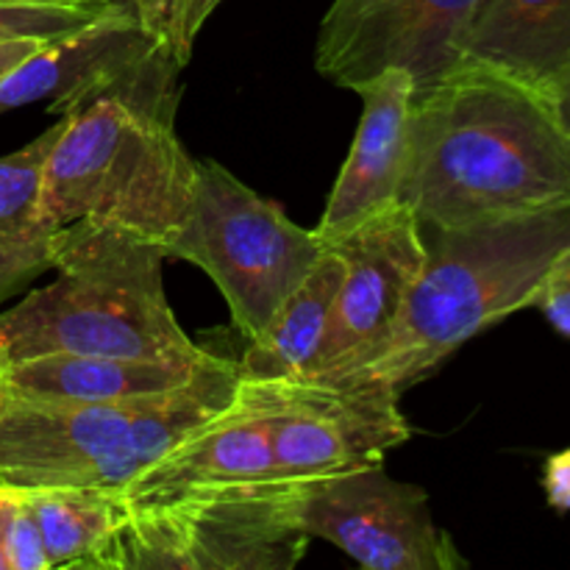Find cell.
<instances>
[{
  "label": "cell",
  "instance_id": "cell-1",
  "mask_svg": "<svg viewBox=\"0 0 570 570\" xmlns=\"http://www.w3.org/2000/svg\"><path fill=\"white\" fill-rule=\"evenodd\" d=\"M399 200L434 228L570 204V128L546 92L462 61L415 89Z\"/></svg>",
  "mask_w": 570,
  "mask_h": 570
},
{
  "label": "cell",
  "instance_id": "cell-2",
  "mask_svg": "<svg viewBox=\"0 0 570 570\" xmlns=\"http://www.w3.org/2000/svg\"><path fill=\"white\" fill-rule=\"evenodd\" d=\"M181 65L159 42L109 89L65 117L42 173V217L53 228L100 220L165 245L187 217L195 159L176 134Z\"/></svg>",
  "mask_w": 570,
  "mask_h": 570
},
{
  "label": "cell",
  "instance_id": "cell-3",
  "mask_svg": "<svg viewBox=\"0 0 570 570\" xmlns=\"http://www.w3.org/2000/svg\"><path fill=\"white\" fill-rule=\"evenodd\" d=\"M421 234L426 259L399 323L343 379H371L404 393L468 340L534 306L546 271L570 248V204L454 228L421 226Z\"/></svg>",
  "mask_w": 570,
  "mask_h": 570
},
{
  "label": "cell",
  "instance_id": "cell-4",
  "mask_svg": "<svg viewBox=\"0 0 570 570\" xmlns=\"http://www.w3.org/2000/svg\"><path fill=\"white\" fill-rule=\"evenodd\" d=\"M56 278L0 312L6 365L42 354L195 356L161 282V245L100 220L53 234Z\"/></svg>",
  "mask_w": 570,
  "mask_h": 570
},
{
  "label": "cell",
  "instance_id": "cell-5",
  "mask_svg": "<svg viewBox=\"0 0 570 570\" xmlns=\"http://www.w3.org/2000/svg\"><path fill=\"white\" fill-rule=\"evenodd\" d=\"M304 488L273 479L122 504L95 570H293L312 543L301 521Z\"/></svg>",
  "mask_w": 570,
  "mask_h": 570
},
{
  "label": "cell",
  "instance_id": "cell-6",
  "mask_svg": "<svg viewBox=\"0 0 570 570\" xmlns=\"http://www.w3.org/2000/svg\"><path fill=\"white\" fill-rule=\"evenodd\" d=\"M323 254L315 228L289 220L220 161L195 159L193 200L165 256L200 267L217 284L245 340L271 323Z\"/></svg>",
  "mask_w": 570,
  "mask_h": 570
},
{
  "label": "cell",
  "instance_id": "cell-7",
  "mask_svg": "<svg viewBox=\"0 0 570 570\" xmlns=\"http://www.w3.org/2000/svg\"><path fill=\"white\" fill-rule=\"evenodd\" d=\"M301 521L367 570H462L468 560L438 527L426 490L387 476L382 465L312 479Z\"/></svg>",
  "mask_w": 570,
  "mask_h": 570
},
{
  "label": "cell",
  "instance_id": "cell-8",
  "mask_svg": "<svg viewBox=\"0 0 570 570\" xmlns=\"http://www.w3.org/2000/svg\"><path fill=\"white\" fill-rule=\"evenodd\" d=\"M273 417L276 473L289 482L382 465L412 438L401 393L371 379H282Z\"/></svg>",
  "mask_w": 570,
  "mask_h": 570
},
{
  "label": "cell",
  "instance_id": "cell-9",
  "mask_svg": "<svg viewBox=\"0 0 570 570\" xmlns=\"http://www.w3.org/2000/svg\"><path fill=\"white\" fill-rule=\"evenodd\" d=\"M479 0H334L321 22L315 67L356 89L384 70H406L415 89L462 65V39Z\"/></svg>",
  "mask_w": 570,
  "mask_h": 570
},
{
  "label": "cell",
  "instance_id": "cell-10",
  "mask_svg": "<svg viewBox=\"0 0 570 570\" xmlns=\"http://www.w3.org/2000/svg\"><path fill=\"white\" fill-rule=\"evenodd\" d=\"M328 248L345 262L326 337L301 379H343L384 345L426 259L421 223L399 204L367 217Z\"/></svg>",
  "mask_w": 570,
  "mask_h": 570
},
{
  "label": "cell",
  "instance_id": "cell-11",
  "mask_svg": "<svg viewBox=\"0 0 570 570\" xmlns=\"http://www.w3.org/2000/svg\"><path fill=\"white\" fill-rule=\"evenodd\" d=\"M156 399L159 395L65 401L6 393L0 410V484L106 490L111 456Z\"/></svg>",
  "mask_w": 570,
  "mask_h": 570
},
{
  "label": "cell",
  "instance_id": "cell-12",
  "mask_svg": "<svg viewBox=\"0 0 570 570\" xmlns=\"http://www.w3.org/2000/svg\"><path fill=\"white\" fill-rule=\"evenodd\" d=\"M276 410V382L239 379L232 404L195 426L165 456L145 468L122 490V504H154L204 490L282 479L276 473L271 438Z\"/></svg>",
  "mask_w": 570,
  "mask_h": 570
},
{
  "label": "cell",
  "instance_id": "cell-13",
  "mask_svg": "<svg viewBox=\"0 0 570 570\" xmlns=\"http://www.w3.org/2000/svg\"><path fill=\"white\" fill-rule=\"evenodd\" d=\"M159 42L126 0H109L87 26L45 45L0 76V115L39 100H48L56 117L76 115Z\"/></svg>",
  "mask_w": 570,
  "mask_h": 570
},
{
  "label": "cell",
  "instance_id": "cell-14",
  "mask_svg": "<svg viewBox=\"0 0 570 570\" xmlns=\"http://www.w3.org/2000/svg\"><path fill=\"white\" fill-rule=\"evenodd\" d=\"M354 92L365 109L348 159L315 228L326 245L348 237L367 217L399 204L410 154V111L415 98L410 72L384 70L382 76L360 83Z\"/></svg>",
  "mask_w": 570,
  "mask_h": 570
},
{
  "label": "cell",
  "instance_id": "cell-15",
  "mask_svg": "<svg viewBox=\"0 0 570 570\" xmlns=\"http://www.w3.org/2000/svg\"><path fill=\"white\" fill-rule=\"evenodd\" d=\"M462 61L488 65L549 95L570 72V0H479Z\"/></svg>",
  "mask_w": 570,
  "mask_h": 570
},
{
  "label": "cell",
  "instance_id": "cell-16",
  "mask_svg": "<svg viewBox=\"0 0 570 570\" xmlns=\"http://www.w3.org/2000/svg\"><path fill=\"white\" fill-rule=\"evenodd\" d=\"M212 351L195 356L42 354L9 365V393L28 399L120 401L187 387Z\"/></svg>",
  "mask_w": 570,
  "mask_h": 570
},
{
  "label": "cell",
  "instance_id": "cell-17",
  "mask_svg": "<svg viewBox=\"0 0 570 570\" xmlns=\"http://www.w3.org/2000/svg\"><path fill=\"white\" fill-rule=\"evenodd\" d=\"M65 117L9 156H0V304L53 271L56 228L42 217V173Z\"/></svg>",
  "mask_w": 570,
  "mask_h": 570
},
{
  "label": "cell",
  "instance_id": "cell-18",
  "mask_svg": "<svg viewBox=\"0 0 570 570\" xmlns=\"http://www.w3.org/2000/svg\"><path fill=\"white\" fill-rule=\"evenodd\" d=\"M343 276V256L326 245V254L312 267L309 276L287 295L271 323L248 340V348L237 362V376L254 382L304 376L326 337Z\"/></svg>",
  "mask_w": 570,
  "mask_h": 570
},
{
  "label": "cell",
  "instance_id": "cell-19",
  "mask_svg": "<svg viewBox=\"0 0 570 570\" xmlns=\"http://www.w3.org/2000/svg\"><path fill=\"white\" fill-rule=\"evenodd\" d=\"M22 493L37 515L50 570H95L106 538L122 515L120 495L95 488H28Z\"/></svg>",
  "mask_w": 570,
  "mask_h": 570
},
{
  "label": "cell",
  "instance_id": "cell-20",
  "mask_svg": "<svg viewBox=\"0 0 570 570\" xmlns=\"http://www.w3.org/2000/svg\"><path fill=\"white\" fill-rule=\"evenodd\" d=\"M98 9H78V6H39V3H0V42L6 39H56L78 31L89 20L104 11Z\"/></svg>",
  "mask_w": 570,
  "mask_h": 570
},
{
  "label": "cell",
  "instance_id": "cell-21",
  "mask_svg": "<svg viewBox=\"0 0 570 570\" xmlns=\"http://www.w3.org/2000/svg\"><path fill=\"white\" fill-rule=\"evenodd\" d=\"M6 560H9V570H50L37 515H33L31 504H28L26 493L20 488H17L14 507H11L9 534H6Z\"/></svg>",
  "mask_w": 570,
  "mask_h": 570
},
{
  "label": "cell",
  "instance_id": "cell-22",
  "mask_svg": "<svg viewBox=\"0 0 570 570\" xmlns=\"http://www.w3.org/2000/svg\"><path fill=\"white\" fill-rule=\"evenodd\" d=\"M534 306L543 312L557 334L570 340V248L562 250L546 271Z\"/></svg>",
  "mask_w": 570,
  "mask_h": 570
},
{
  "label": "cell",
  "instance_id": "cell-23",
  "mask_svg": "<svg viewBox=\"0 0 570 570\" xmlns=\"http://www.w3.org/2000/svg\"><path fill=\"white\" fill-rule=\"evenodd\" d=\"M126 6L154 37H159L161 42L170 45V50L176 48L178 9H181V0H126Z\"/></svg>",
  "mask_w": 570,
  "mask_h": 570
},
{
  "label": "cell",
  "instance_id": "cell-24",
  "mask_svg": "<svg viewBox=\"0 0 570 570\" xmlns=\"http://www.w3.org/2000/svg\"><path fill=\"white\" fill-rule=\"evenodd\" d=\"M223 0H181V9H178V31H176V61L181 67H187L189 56H193L195 39H198L200 28L206 26L215 9Z\"/></svg>",
  "mask_w": 570,
  "mask_h": 570
},
{
  "label": "cell",
  "instance_id": "cell-25",
  "mask_svg": "<svg viewBox=\"0 0 570 570\" xmlns=\"http://www.w3.org/2000/svg\"><path fill=\"white\" fill-rule=\"evenodd\" d=\"M543 490L551 510L570 512V449L557 451L546 460Z\"/></svg>",
  "mask_w": 570,
  "mask_h": 570
},
{
  "label": "cell",
  "instance_id": "cell-26",
  "mask_svg": "<svg viewBox=\"0 0 570 570\" xmlns=\"http://www.w3.org/2000/svg\"><path fill=\"white\" fill-rule=\"evenodd\" d=\"M45 45H50L48 39H6V42H0V76H6V72L11 70V67H17L20 61H26L28 56H33L37 50H42Z\"/></svg>",
  "mask_w": 570,
  "mask_h": 570
},
{
  "label": "cell",
  "instance_id": "cell-27",
  "mask_svg": "<svg viewBox=\"0 0 570 570\" xmlns=\"http://www.w3.org/2000/svg\"><path fill=\"white\" fill-rule=\"evenodd\" d=\"M17 488L0 484V570H9V560H6V534H9V518L11 507H14Z\"/></svg>",
  "mask_w": 570,
  "mask_h": 570
},
{
  "label": "cell",
  "instance_id": "cell-28",
  "mask_svg": "<svg viewBox=\"0 0 570 570\" xmlns=\"http://www.w3.org/2000/svg\"><path fill=\"white\" fill-rule=\"evenodd\" d=\"M549 98L554 100L557 111H560L562 122L570 128V72H566V76L560 78V81L554 83V87L549 89Z\"/></svg>",
  "mask_w": 570,
  "mask_h": 570
},
{
  "label": "cell",
  "instance_id": "cell-29",
  "mask_svg": "<svg viewBox=\"0 0 570 570\" xmlns=\"http://www.w3.org/2000/svg\"><path fill=\"white\" fill-rule=\"evenodd\" d=\"M0 3H39V6H78V9H98L83 0H0Z\"/></svg>",
  "mask_w": 570,
  "mask_h": 570
},
{
  "label": "cell",
  "instance_id": "cell-30",
  "mask_svg": "<svg viewBox=\"0 0 570 570\" xmlns=\"http://www.w3.org/2000/svg\"><path fill=\"white\" fill-rule=\"evenodd\" d=\"M6 393H9V365H6L3 354H0V410H3Z\"/></svg>",
  "mask_w": 570,
  "mask_h": 570
}]
</instances>
